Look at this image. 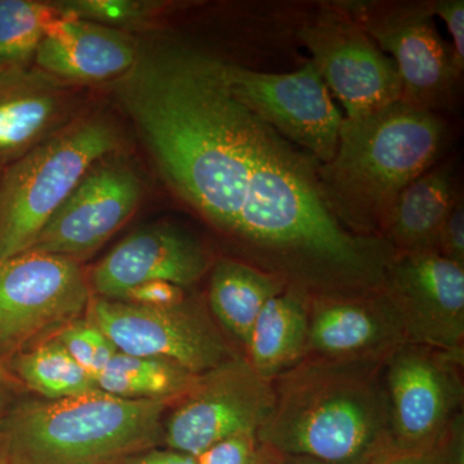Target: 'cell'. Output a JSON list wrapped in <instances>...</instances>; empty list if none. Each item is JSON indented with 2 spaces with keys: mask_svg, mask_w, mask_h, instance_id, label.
I'll use <instances>...</instances> for the list:
<instances>
[{
  "mask_svg": "<svg viewBox=\"0 0 464 464\" xmlns=\"http://www.w3.org/2000/svg\"><path fill=\"white\" fill-rule=\"evenodd\" d=\"M90 323L119 353L176 362L195 375L237 356L207 308L191 299L167 307L97 298L88 304Z\"/></svg>",
  "mask_w": 464,
  "mask_h": 464,
  "instance_id": "obj_6",
  "label": "cell"
},
{
  "mask_svg": "<svg viewBox=\"0 0 464 464\" xmlns=\"http://www.w3.org/2000/svg\"><path fill=\"white\" fill-rule=\"evenodd\" d=\"M257 464H277V458L274 453L261 448V456H259Z\"/></svg>",
  "mask_w": 464,
  "mask_h": 464,
  "instance_id": "obj_35",
  "label": "cell"
},
{
  "mask_svg": "<svg viewBox=\"0 0 464 464\" xmlns=\"http://www.w3.org/2000/svg\"><path fill=\"white\" fill-rule=\"evenodd\" d=\"M72 88L34 65L0 72V163L7 166L72 121Z\"/></svg>",
  "mask_w": 464,
  "mask_h": 464,
  "instance_id": "obj_17",
  "label": "cell"
},
{
  "mask_svg": "<svg viewBox=\"0 0 464 464\" xmlns=\"http://www.w3.org/2000/svg\"><path fill=\"white\" fill-rule=\"evenodd\" d=\"M52 3L61 16L81 18L127 33L150 25L173 7L172 3L146 0H63Z\"/></svg>",
  "mask_w": 464,
  "mask_h": 464,
  "instance_id": "obj_24",
  "label": "cell"
},
{
  "mask_svg": "<svg viewBox=\"0 0 464 464\" xmlns=\"http://www.w3.org/2000/svg\"><path fill=\"white\" fill-rule=\"evenodd\" d=\"M0 464H9L7 441L2 432H0Z\"/></svg>",
  "mask_w": 464,
  "mask_h": 464,
  "instance_id": "obj_34",
  "label": "cell"
},
{
  "mask_svg": "<svg viewBox=\"0 0 464 464\" xmlns=\"http://www.w3.org/2000/svg\"><path fill=\"white\" fill-rule=\"evenodd\" d=\"M285 290L273 275L237 258H222L212 266L209 308L221 328L246 348L266 304Z\"/></svg>",
  "mask_w": 464,
  "mask_h": 464,
  "instance_id": "obj_20",
  "label": "cell"
},
{
  "mask_svg": "<svg viewBox=\"0 0 464 464\" xmlns=\"http://www.w3.org/2000/svg\"><path fill=\"white\" fill-rule=\"evenodd\" d=\"M14 369L30 389L51 400L74 398L99 390L96 380L58 340L45 342L18 356Z\"/></svg>",
  "mask_w": 464,
  "mask_h": 464,
  "instance_id": "obj_23",
  "label": "cell"
},
{
  "mask_svg": "<svg viewBox=\"0 0 464 464\" xmlns=\"http://www.w3.org/2000/svg\"><path fill=\"white\" fill-rule=\"evenodd\" d=\"M140 44L130 33L60 16L47 30L34 66L70 85L116 81L132 69Z\"/></svg>",
  "mask_w": 464,
  "mask_h": 464,
  "instance_id": "obj_16",
  "label": "cell"
},
{
  "mask_svg": "<svg viewBox=\"0 0 464 464\" xmlns=\"http://www.w3.org/2000/svg\"><path fill=\"white\" fill-rule=\"evenodd\" d=\"M299 42L311 63L346 110V119L362 118L402 99L398 67L351 17L341 2L323 5L298 27Z\"/></svg>",
  "mask_w": 464,
  "mask_h": 464,
  "instance_id": "obj_8",
  "label": "cell"
},
{
  "mask_svg": "<svg viewBox=\"0 0 464 464\" xmlns=\"http://www.w3.org/2000/svg\"><path fill=\"white\" fill-rule=\"evenodd\" d=\"M436 253L442 258L464 267V203L463 195L451 208L440 230Z\"/></svg>",
  "mask_w": 464,
  "mask_h": 464,
  "instance_id": "obj_26",
  "label": "cell"
},
{
  "mask_svg": "<svg viewBox=\"0 0 464 464\" xmlns=\"http://www.w3.org/2000/svg\"><path fill=\"white\" fill-rule=\"evenodd\" d=\"M8 381L9 377L7 372H5V369H3L2 366H0V382H2V383H5V382Z\"/></svg>",
  "mask_w": 464,
  "mask_h": 464,
  "instance_id": "obj_36",
  "label": "cell"
},
{
  "mask_svg": "<svg viewBox=\"0 0 464 464\" xmlns=\"http://www.w3.org/2000/svg\"><path fill=\"white\" fill-rule=\"evenodd\" d=\"M304 357L326 360H386L406 343L398 311L383 290L357 298L307 301Z\"/></svg>",
  "mask_w": 464,
  "mask_h": 464,
  "instance_id": "obj_15",
  "label": "cell"
},
{
  "mask_svg": "<svg viewBox=\"0 0 464 464\" xmlns=\"http://www.w3.org/2000/svg\"><path fill=\"white\" fill-rule=\"evenodd\" d=\"M93 329L91 323H76L63 329L57 337L70 356L90 374L93 356Z\"/></svg>",
  "mask_w": 464,
  "mask_h": 464,
  "instance_id": "obj_29",
  "label": "cell"
},
{
  "mask_svg": "<svg viewBox=\"0 0 464 464\" xmlns=\"http://www.w3.org/2000/svg\"><path fill=\"white\" fill-rule=\"evenodd\" d=\"M433 16L440 17L450 35V47L459 72H464V2L432 0Z\"/></svg>",
  "mask_w": 464,
  "mask_h": 464,
  "instance_id": "obj_27",
  "label": "cell"
},
{
  "mask_svg": "<svg viewBox=\"0 0 464 464\" xmlns=\"http://www.w3.org/2000/svg\"><path fill=\"white\" fill-rule=\"evenodd\" d=\"M448 141L440 114L404 101L344 118L334 157L317 170L326 207L351 234L383 237L401 192L439 163Z\"/></svg>",
  "mask_w": 464,
  "mask_h": 464,
  "instance_id": "obj_2",
  "label": "cell"
},
{
  "mask_svg": "<svg viewBox=\"0 0 464 464\" xmlns=\"http://www.w3.org/2000/svg\"><path fill=\"white\" fill-rule=\"evenodd\" d=\"M8 398L5 389H3V383L0 382V429L3 427L5 420V411H7Z\"/></svg>",
  "mask_w": 464,
  "mask_h": 464,
  "instance_id": "obj_33",
  "label": "cell"
},
{
  "mask_svg": "<svg viewBox=\"0 0 464 464\" xmlns=\"http://www.w3.org/2000/svg\"><path fill=\"white\" fill-rule=\"evenodd\" d=\"M123 137L108 115L93 112L11 161L0 174V261L26 252L85 173L121 151Z\"/></svg>",
  "mask_w": 464,
  "mask_h": 464,
  "instance_id": "obj_4",
  "label": "cell"
},
{
  "mask_svg": "<svg viewBox=\"0 0 464 464\" xmlns=\"http://www.w3.org/2000/svg\"><path fill=\"white\" fill-rule=\"evenodd\" d=\"M462 195L453 161L436 164L401 192L384 239L396 253H436L440 230Z\"/></svg>",
  "mask_w": 464,
  "mask_h": 464,
  "instance_id": "obj_18",
  "label": "cell"
},
{
  "mask_svg": "<svg viewBox=\"0 0 464 464\" xmlns=\"http://www.w3.org/2000/svg\"><path fill=\"white\" fill-rule=\"evenodd\" d=\"M276 456V454H275ZM277 464H328L307 457L276 456Z\"/></svg>",
  "mask_w": 464,
  "mask_h": 464,
  "instance_id": "obj_32",
  "label": "cell"
},
{
  "mask_svg": "<svg viewBox=\"0 0 464 464\" xmlns=\"http://www.w3.org/2000/svg\"><path fill=\"white\" fill-rule=\"evenodd\" d=\"M212 266V256L190 232L179 226L151 225L132 232L101 259L90 284L99 298L121 301L150 282L194 285Z\"/></svg>",
  "mask_w": 464,
  "mask_h": 464,
  "instance_id": "obj_14",
  "label": "cell"
},
{
  "mask_svg": "<svg viewBox=\"0 0 464 464\" xmlns=\"http://www.w3.org/2000/svg\"><path fill=\"white\" fill-rule=\"evenodd\" d=\"M3 168H5V164L0 163V174L3 172Z\"/></svg>",
  "mask_w": 464,
  "mask_h": 464,
  "instance_id": "obj_37",
  "label": "cell"
},
{
  "mask_svg": "<svg viewBox=\"0 0 464 464\" xmlns=\"http://www.w3.org/2000/svg\"><path fill=\"white\" fill-rule=\"evenodd\" d=\"M368 464H448L445 439L440 447L430 450H400L389 445L372 458Z\"/></svg>",
  "mask_w": 464,
  "mask_h": 464,
  "instance_id": "obj_30",
  "label": "cell"
},
{
  "mask_svg": "<svg viewBox=\"0 0 464 464\" xmlns=\"http://www.w3.org/2000/svg\"><path fill=\"white\" fill-rule=\"evenodd\" d=\"M185 290L167 282H150L130 290L121 301L142 306L167 307L185 301Z\"/></svg>",
  "mask_w": 464,
  "mask_h": 464,
  "instance_id": "obj_28",
  "label": "cell"
},
{
  "mask_svg": "<svg viewBox=\"0 0 464 464\" xmlns=\"http://www.w3.org/2000/svg\"><path fill=\"white\" fill-rule=\"evenodd\" d=\"M341 5L396 63L401 101L436 114L453 108L463 72L436 27L432 0H351Z\"/></svg>",
  "mask_w": 464,
  "mask_h": 464,
  "instance_id": "obj_5",
  "label": "cell"
},
{
  "mask_svg": "<svg viewBox=\"0 0 464 464\" xmlns=\"http://www.w3.org/2000/svg\"><path fill=\"white\" fill-rule=\"evenodd\" d=\"M274 409L257 432L276 456L368 464L391 442L384 360L304 357L273 381Z\"/></svg>",
  "mask_w": 464,
  "mask_h": 464,
  "instance_id": "obj_1",
  "label": "cell"
},
{
  "mask_svg": "<svg viewBox=\"0 0 464 464\" xmlns=\"http://www.w3.org/2000/svg\"><path fill=\"white\" fill-rule=\"evenodd\" d=\"M121 464H198L197 458L188 456V454L181 453V451L172 450H158L157 448L139 456L130 458Z\"/></svg>",
  "mask_w": 464,
  "mask_h": 464,
  "instance_id": "obj_31",
  "label": "cell"
},
{
  "mask_svg": "<svg viewBox=\"0 0 464 464\" xmlns=\"http://www.w3.org/2000/svg\"><path fill=\"white\" fill-rule=\"evenodd\" d=\"M78 259L29 249L0 261V343L70 323L90 304Z\"/></svg>",
  "mask_w": 464,
  "mask_h": 464,
  "instance_id": "obj_12",
  "label": "cell"
},
{
  "mask_svg": "<svg viewBox=\"0 0 464 464\" xmlns=\"http://www.w3.org/2000/svg\"><path fill=\"white\" fill-rule=\"evenodd\" d=\"M168 405L96 390L23 406L2 427L9 464H121L164 441Z\"/></svg>",
  "mask_w": 464,
  "mask_h": 464,
  "instance_id": "obj_3",
  "label": "cell"
},
{
  "mask_svg": "<svg viewBox=\"0 0 464 464\" xmlns=\"http://www.w3.org/2000/svg\"><path fill=\"white\" fill-rule=\"evenodd\" d=\"M463 353L402 343L384 360L391 447L420 451L444 442L463 401Z\"/></svg>",
  "mask_w": 464,
  "mask_h": 464,
  "instance_id": "obj_7",
  "label": "cell"
},
{
  "mask_svg": "<svg viewBox=\"0 0 464 464\" xmlns=\"http://www.w3.org/2000/svg\"><path fill=\"white\" fill-rule=\"evenodd\" d=\"M179 399L164 424V442L197 458L222 440L257 433L273 411L275 391L273 382L237 355L198 375Z\"/></svg>",
  "mask_w": 464,
  "mask_h": 464,
  "instance_id": "obj_9",
  "label": "cell"
},
{
  "mask_svg": "<svg viewBox=\"0 0 464 464\" xmlns=\"http://www.w3.org/2000/svg\"><path fill=\"white\" fill-rule=\"evenodd\" d=\"M406 342L463 353L464 267L438 253H396L383 283Z\"/></svg>",
  "mask_w": 464,
  "mask_h": 464,
  "instance_id": "obj_13",
  "label": "cell"
},
{
  "mask_svg": "<svg viewBox=\"0 0 464 464\" xmlns=\"http://www.w3.org/2000/svg\"><path fill=\"white\" fill-rule=\"evenodd\" d=\"M198 375L168 362L116 353L96 378L97 387L123 399H179L191 389Z\"/></svg>",
  "mask_w": 464,
  "mask_h": 464,
  "instance_id": "obj_21",
  "label": "cell"
},
{
  "mask_svg": "<svg viewBox=\"0 0 464 464\" xmlns=\"http://www.w3.org/2000/svg\"><path fill=\"white\" fill-rule=\"evenodd\" d=\"M143 179L123 151L101 159L51 217L33 250L78 258L102 246L134 215Z\"/></svg>",
  "mask_w": 464,
  "mask_h": 464,
  "instance_id": "obj_11",
  "label": "cell"
},
{
  "mask_svg": "<svg viewBox=\"0 0 464 464\" xmlns=\"http://www.w3.org/2000/svg\"><path fill=\"white\" fill-rule=\"evenodd\" d=\"M60 16L52 2L0 0V72L33 66L47 30Z\"/></svg>",
  "mask_w": 464,
  "mask_h": 464,
  "instance_id": "obj_22",
  "label": "cell"
},
{
  "mask_svg": "<svg viewBox=\"0 0 464 464\" xmlns=\"http://www.w3.org/2000/svg\"><path fill=\"white\" fill-rule=\"evenodd\" d=\"M226 72L232 93L253 114L317 163L332 160L344 116L310 60L285 74L227 60Z\"/></svg>",
  "mask_w": 464,
  "mask_h": 464,
  "instance_id": "obj_10",
  "label": "cell"
},
{
  "mask_svg": "<svg viewBox=\"0 0 464 464\" xmlns=\"http://www.w3.org/2000/svg\"><path fill=\"white\" fill-rule=\"evenodd\" d=\"M307 337V301L285 290L270 299L256 320L246 360L262 378L273 382L304 359Z\"/></svg>",
  "mask_w": 464,
  "mask_h": 464,
  "instance_id": "obj_19",
  "label": "cell"
},
{
  "mask_svg": "<svg viewBox=\"0 0 464 464\" xmlns=\"http://www.w3.org/2000/svg\"><path fill=\"white\" fill-rule=\"evenodd\" d=\"M261 456L257 433H239L217 442L197 457L198 464H257Z\"/></svg>",
  "mask_w": 464,
  "mask_h": 464,
  "instance_id": "obj_25",
  "label": "cell"
}]
</instances>
